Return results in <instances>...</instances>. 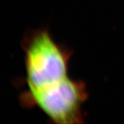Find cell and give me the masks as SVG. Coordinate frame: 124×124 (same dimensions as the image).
I'll return each mask as SVG.
<instances>
[{
  "instance_id": "cell-2",
  "label": "cell",
  "mask_w": 124,
  "mask_h": 124,
  "mask_svg": "<svg viewBox=\"0 0 124 124\" xmlns=\"http://www.w3.org/2000/svg\"><path fill=\"white\" fill-rule=\"evenodd\" d=\"M88 97L84 82L67 77L46 87L26 89L21 93L19 102L23 108H39L55 124H81L82 106Z\"/></svg>"
},
{
  "instance_id": "cell-1",
  "label": "cell",
  "mask_w": 124,
  "mask_h": 124,
  "mask_svg": "<svg viewBox=\"0 0 124 124\" xmlns=\"http://www.w3.org/2000/svg\"><path fill=\"white\" fill-rule=\"evenodd\" d=\"M27 89L53 84L68 76L70 49L57 44L48 28L26 32L22 41Z\"/></svg>"
}]
</instances>
